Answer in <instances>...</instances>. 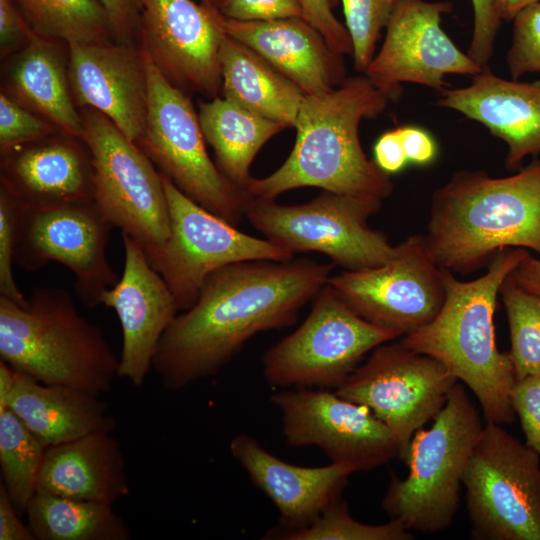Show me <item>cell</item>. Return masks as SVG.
Listing matches in <instances>:
<instances>
[{
    "label": "cell",
    "instance_id": "obj_1",
    "mask_svg": "<svg viewBox=\"0 0 540 540\" xmlns=\"http://www.w3.org/2000/svg\"><path fill=\"white\" fill-rule=\"evenodd\" d=\"M332 267L302 257L242 261L211 273L158 343L152 369L162 386L176 391L214 376L257 333L294 325Z\"/></svg>",
    "mask_w": 540,
    "mask_h": 540
},
{
    "label": "cell",
    "instance_id": "obj_2",
    "mask_svg": "<svg viewBox=\"0 0 540 540\" xmlns=\"http://www.w3.org/2000/svg\"><path fill=\"white\" fill-rule=\"evenodd\" d=\"M392 98L365 76L347 77L324 95H305L294 128L295 145L286 161L264 178H253L252 198L276 199L300 188L388 198L390 176L367 158L359 138L363 119L382 113Z\"/></svg>",
    "mask_w": 540,
    "mask_h": 540
},
{
    "label": "cell",
    "instance_id": "obj_3",
    "mask_svg": "<svg viewBox=\"0 0 540 540\" xmlns=\"http://www.w3.org/2000/svg\"><path fill=\"white\" fill-rule=\"evenodd\" d=\"M428 250L441 268L468 275L506 248L540 254V159L515 174L454 173L431 198Z\"/></svg>",
    "mask_w": 540,
    "mask_h": 540
},
{
    "label": "cell",
    "instance_id": "obj_4",
    "mask_svg": "<svg viewBox=\"0 0 540 540\" xmlns=\"http://www.w3.org/2000/svg\"><path fill=\"white\" fill-rule=\"evenodd\" d=\"M528 254L525 248L503 249L472 281L441 268L445 300L439 313L401 339L440 361L474 393L487 422L500 425L514 421L511 391L517 378L509 353L497 347L494 313L503 281Z\"/></svg>",
    "mask_w": 540,
    "mask_h": 540
},
{
    "label": "cell",
    "instance_id": "obj_5",
    "mask_svg": "<svg viewBox=\"0 0 540 540\" xmlns=\"http://www.w3.org/2000/svg\"><path fill=\"white\" fill-rule=\"evenodd\" d=\"M0 360L41 383L96 395L111 390L119 370L102 330L60 287L35 288L26 306L0 296Z\"/></svg>",
    "mask_w": 540,
    "mask_h": 540
},
{
    "label": "cell",
    "instance_id": "obj_6",
    "mask_svg": "<svg viewBox=\"0 0 540 540\" xmlns=\"http://www.w3.org/2000/svg\"><path fill=\"white\" fill-rule=\"evenodd\" d=\"M429 429L417 430L409 444L405 479L392 476L382 507L410 531L449 528L460 504V488L483 425L465 388L457 382Z\"/></svg>",
    "mask_w": 540,
    "mask_h": 540
},
{
    "label": "cell",
    "instance_id": "obj_7",
    "mask_svg": "<svg viewBox=\"0 0 540 540\" xmlns=\"http://www.w3.org/2000/svg\"><path fill=\"white\" fill-rule=\"evenodd\" d=\"M382 199L323 190L313 200L283 205L250 198L245 217L264 238L293 254L315 251L347 271L377 267L392 260L397 246L368 225Z\"/></svg>",
    "mask_w": 540,
    "mask_h": 540
},
{
    "label": "cell",
    "instance_id": "obj_8",
    "mask_svg": "<svg viewBox=\"0 0 540 540\" xmlns=\"http://www.w3.org/2000/svg\"><path fill=\"white\" fill-rule=\"evenodd\" d=\"M143 54L148 105L145 130L136 144L185 195L237 226L250 195L226 178L209 157L199 115L185 91Z\"/></svg>",
    "mask_w": 540,
    "mask_h": 540
},
{
    "label": "cell",
    "instance_id": "obj_9",
    "mask_svg": "<svg viewBox=\"0 0 540 540\" xmlns=\"http://www.w3.org/2000/svg\"><path fill=\"white\" fill-rule=\"evenodd\" d=\"M398 337L362 318L326 283L303 323L263 355V376L275 388H337L368 352Z\"/></svg>",
    "mask_w": 540,
    "mask_h": 540
},
{
    "label": "cell",
    "instance_id": "obj_10",
    "mask_svg": "<svg viewBox=\"0 0 540 540\" xmlns=\"http://www.w3.org/2000/svg\"><path fill=\"white\" fill-rule=\"evenodd\" d=\"M462 484L476 540H540V454L487 422Z\"/></svg>",
    "mask_w": 540,
    "mask_h": 540
},
{
    "label": "cell",
    "instance_id": "obj_11",
    "mask_svg": "<svg viewBox=\"0 0 540 540\" xmlns=\"http://www.w3.org/2000/svg\"><path fill=\"white\" fill-rule=\"evenodd\" d=\"M169 215L167 240L145 252L162 276L180 312L197 300L206 278L224 266L248 260L287 261L288 249L248 235L185 195L161 173Z\"/></svg>",
    "mask_w": 540,
    "mask_h": 540
},
{
    "label": "cell",
    "instance_id": "obj_12",
    "mask_svg": "<svg viewBox=\"0 0 540 540\" xmlns=\"http://www.w3.org/2000/svg\"><path fill=\"white\" fill-rule=\"evenodd\" d=\"M81 140L93 164L94 202L122 233L144 249L164 243L170 215L161 173L151 159L105 115L85 108Z\"/></svg>",
    "mask_w": 540,
    "mask_h": 540
},
{
    "label": "cell",
    "instance_id": "obj_13",
    "mask_svg": "<svg viewBox=\"0 0 540 540\" xmlns=\"http://www.w3.org/2000/svg\"><path fill=\"white\" fill-rule=\"evenodd\" d=\"M457 382L440 361L400 340L374 348L335 393L369 408L393 432L405 462L414 433L442 410Z\"/></svg>",
    "mask_w": 540,
    "mask_h": 540
},
{
    "label": "cell",
    "instance_id": "obj_14",
    "mask_svg": "<svg viewBox=\"0 0 540 540\" xmlns=\"http://www.w3.org/2000/svg\"><path fill=\"white\" fill-rule=\"evenodd\" d=\"M112 228L94 201L20 205L14 262L27 272L38 271L50 261L63 264L74 275L81 302L95 307L120 278L106 254Z\"/></svg>",
    "mask_w": 540,
    "mask_h": 540
},
{
    "label": "cell",
    "instance_id": "obj_15",
    "mask_svg": "<svg viewBox=\"0 0 540 540\" xmlns=\"http://www.w3.org/2000/svg\"><path fill=\"white\" fill-rule=\"evenodd\" d=\"M383 265L344 270L329 283L365 320L405 336L431 322L445 300L441 267L424 235L408 236Z\"/></svg>",
    "mask_w": 540,
    "mask_h": 540
},
{
    "label": "cell",
    "instance_id": "obj_16",
    "mask_svg": "<svg viewBox=\"0 0 540 540\" xmlns=\"http://www.w3.org/2000/svg\"><path fill=\"white\" fill-rule=\"evenodd\" d=\"M291 446H317L333 463L368 471L399 457L393 432L364 405L326 390L297 388L271 396Z\"/></svg>",
    "mask_w": 540,
    "mask_h": 540
},
{
    "label": "cell",
    "instance_id": "obj_17",
    "mask_svg": "<svg viewBox=\"0 0 540 540\" xmlns=\"http://www.w3.org/2000/svg\"><path fill=\"white\" fill-rule=\"evenodd\" d=\"M451 9L448 1L402 0L364 74L394 100L402 83L441 91L449 74L473 77L481 72L484 67L463 53L441 26L443 14Z\"/></svg>",
    "mask_w": 540,
    "mask_h": 540
},
{
    "label": "cell",
    "instance_id": "obj_18",
    "mask_svg": "<svg viewBox=\"0 0 540 540\" xmlns=\"http://www.w3.org/2000/svg\"><path fill=\"white\" fill-rule=\"evenodd\" d=\"M225 32L217 8L193 0H144L140 49L164 77L183 91L208 98L222 88L220 47Z\"/></svg>",
    "mask_w": 540,
    "mask_h": 540
},
{
    "label": "cell",
    "instance_id": "obj_19",
    "mask_svg": "<svg viewBox=\"0 0 540 540\" xmlns=\"http://www.w3.org/2000/svg\"><path fill=\"white\" fill-rule=\"evenodd\" d=\"M123 273L104 291L100 305L114 309L122 332L118 378L141 387L150 370L158 343L180 313L175 297L150 264L144 247L122 233Z\"/></svg>",
    "mask_w": 540,
    "mask_h": 540
},
{
    "label": "cell",
    "instance_id": "obj_20",
    "mask_svg": "<svg viewBox=\"0 0 540 540\" xmlns=\"http://www.w3.org/2000/svg\"><path fill=\"white\" fill-rule=\"evenodd\" d=\"M68 46V78L75 104L111 120L131 141L142 137L148 82L140 48L116 42Z\"/></svg>",
    "mask_w": 540,
    "mask_h": 540
},
{
    "label": "cell",
    "instance_id": "obj_21",
    "mask_svg": "<svg viewBox=\"0 0 540 540\" xmlns=\"http://www.w3.org/2000/svg\"><path fill=\"white\" fill-rule=\"evenodd\" d=\"M223 31L255 51L305 95H324L346 77L343 55L304 17L236 21L217 9Z\"/></svg>",
    "mask_w": 540,
    "mask_h": 540
},
{
    "label": "cell",
    "instance_id": "obj_22",
    "mask_svg": "<svg viewBox=\"0 0 540 540\" xmlns=\"http://www.w3.org/2000/svg\"><path fill=\"white\" fill-rule=\"evenodd\" d=\"M440 92L439 107L481 123L506 143L509 171L520 170L526 156L540 154V81L508 80L485 66L470 85Z\"/></svg>",
    "mask_w": 540,
    "mask_h": 540
},
{
    "label": "cell",
    "instance_id": "obj_23",
    "mask_svg": "<svg viewBox=\"0 0 540 540\" xmlns=\"http://www.w3.org/2000/svg\"><path fill=\"white\" fill-rule=\"evenodd\" d=\"M229 448L252 483L278 509L284 527L280 534L310 525L331 503L341 498L348 477L354 473L351 468L333 462L323 467L287 463L246 434L235 436Z\"/></svg>",
    "mask_w": 540,
    "mask_h": 540
},
{
    "label": "cell",
    "instance_id": "obj_24",
    "mask_svg": "<svg viewBox=\"0 0 540 540\" xmlns=\"http://www.w3.org/2000/svg\"><path fill=\"white\" fill-rule=\"evenodd\" d=\"M1 187L22 207L94 201L92 156L53 137L2 153Z\"/></svg>",
    "mask_w": 540,
    "mask_h": 540
},
{
    "label": "cell",
    "instance_id": "obj_25",
    "mask_svg": "<svg viewBox=\"0 0 540 540\" xmlns=\"http://www.w3.org/2000/svg\"><path fill=\"white\" fill-rule=\"evenodd\" d=\"M130 491L125 456L112 433H92L45 450L36 492L113 505Z\"/></svg>",
    "mask_w": 540,
    "mask_h": 540
},
{
    "label": "cell",
    "instance_id": "obj_26",
    "mask_svg": "<svg viewBox=\"0 0 540 540\" xmlns=\"http://www.w3.org/2000/svg\"><path fill=\"white\" fill-rule=\"evenodd\" d=\"M5 409H10L46 447L92 433H112L117 427L100 395L44 384L17 371L0 412Z\"/></svg>",
    "mask_w": 540,
    "mask_h": 540
},
{
    "label": "cell",
    "instance_id": "obj_27",
    "mask_svg": "<svg viewBox=\"0 0 540 540\" xmlns=\"http://www.w3.org/2000/svg\"><path fill=\"white\" fill-rule=\"evenodd\" d=\"M61 43L34 34L11 63L8 86L18 103L54 124L60 132L81 139L82 116L71 93Z\"/></svg>",
    "mask_w": 540,
    "mask_h": 540
},
{
    "label": "cell",
    "instance_id": "obj_28",
    "mask_svg": "<svg viewBox=\"0 0 540 540\" xmlns=\"http://www.w3.org/2000/svg\"><path fill=\"white\" fill-rule=\"evenodd\" d=\"M219 59L222 97L285 128H294L305 96L297 85L226 33Z\"/></svg>",
    "mask_w": 540,
    "mask_h": 540
},
{
    "label": "cell",
    "instance_id": "obj_29",
    "mask_svg": "<svg viewBox=\"0 0 540 540\" xmlns=\"http://www.w3.org/2000/svg\"><path fill=\"white\" fill-rule=\"evenodd\" d=\"M198 115L205 141L214 150L217 167L232 183L246 191L253 179L250 166L255 156L285 127L222 96L200 102Z\"/></svg>",
    "mask_w": 540,
    "mask_h": 540
},
{
    "label": "cell",
    "instance_id": "obj_30",
    "mask_svg": "<svg viewBox=\"0 0 540 540\" xmlns=\"http://www.w3.org/2000/svg\"><path fill=\"white\" fill-rule=\"evenodd\" d=\"M25 513L35 540H129L127 522L112 504L36 492Z\"/></svg>",
    "mask_w": 540,
    "mask_h": 540
},
{
    "label": "cell",
    "instance_id": "obj_31",
    "mask_svg": "<svg viewBox=\"0 0 540 540\" xmlns=\"http://www.w3.org/2000/svg\"><path fill=\"white\" fill-rule=\"evenodd\" d=\"M39 37L74 44L114 39L109 18L97 0H13Z\"/></svg>",
    "mask_w": 540,
    "mask_h": 540
},
{
    "label": "cell",
    "instance_id": "obj_32",
    "mask_svg": "<svg viewBox=\"0 0 540 540\" xmlns=\"http://www.w3.org/2000/svg\"><path fill=\"white\" fill-rule=\"evenodd\" d=\"M46 448L10 409L0 412L1 483L21 514L36 493Z\"/></svg>",
    "mask_w": 540,
    "mask_h": 540
},
{
    "label": "cell",
    "instance_id": "obj_33",
    "mask_svg": "<svg viewBox=\"0 0 540 540\" xmlns=\"http://www.w3.org/2000/svg\"><path fill=\"white\" fill-rule=\"evenodd\" d=\"M499 294L506 309L517 379L540 374V297L518 286L508 275Z\"/></svg>",
    "mask_w": 540,
    "mask_h": 540
},
{
    "label": "cell",
    "instance_id": "obj_34",
    "mask_svg": "<svg viewBox=\"0 0 540 540\" xmlns=\"http://www.w3.org/2000/svg\"><path fill=\"white\" fill-rule=\"evenodd\" d=\"M278 536L279 539L285 540L414 539L411 531L396 519L380 525H370L355 520L342 498L331 503L310 525Z\"/></svg>",
    "mask_w": 540,
    "mask_h": 540
},
{
    "label": "cell",
    "instance_id": "obj_35",
    "mask_svg": "<svg viewBox=\"0 0 540 540\" xmlns=\"http://www.w3.org/2000/svg\"><path fill=\"white\" fill-rule=\"evenodd\" d=\"M402 0H342L345 26L353 45L354 68L365 73L376 44Z\"/></svg>",
    "mask_w": 540,
    "mask_h": 540
},
{
    "label": "cell",
    "instance_id": "obj_36",
    "mask_svg": "<svg viewBox=\"0 0 540 540\" xmlns=\"http://www.w3.org/2000/svg\"><path fill=\"white\" fill-rule=\"evenodd\" d=\"M60 130L12 97L0 95L1 154L13 148L53 137Z\"/></svg>",
    "mask_w": 540,
    "mask_h": 540
},
{
    "label": "cell",
    "instance_id": "obj_37",
    "mask_svg": "<svg viewBox=\"0 0 540 540\" xmlns=\"http://www.w3.org/2000/svg\"><path fill=\"white\" fill-rule=\"evenodd\" d=\"M512 43L507 65L512 79L540 72V1L523 8L512 20Z\"/></svg>",
    "mask_w": 540,
    "mask_h": 540
},
{
    "label": "cell",
    "instance_id": "obj_38",
    "mask_svg": "<svg viewBox=\"0 0 540 540\" xmlns=\"http://www.w3.org/2000/svg\"><path fill=\"white\" fill-rule=\"evenodd\" d=\"M20 204L3 187L0 189V296L26 306V298L13 274Z\"/></svg>",
    "mask_w": 540,
    "mask_h": 540
},
{
    "label": "cell",
    "instance_id": "obj_39",
    "mask_svg": "<svg viewBox=\"0 0 540 540\" xmlns=\"http://www.w3.org/2000/svg\"><path fill=\"white\" fill-rule=\"evenodd\" d=\"M511 404L520 419L525 443L540 454V374L515 381Z\"/></svg>",
    "mask_w": 540,
    "mask_h": 540
},
{
    "label": "cell",
    "instance_id": "obj_40",
    "mask_svg": "<svg viewBox=\"0 0 540 540\" xmlns=\"http://www.w3.org/2000/svg\"><path fill=\"white\" fill-rule=\"evenodd\" d=\"M218 11L236 21L304 17L300 0H221Z\"/></svg>",
    "mask_w": 540,
    "mask_h": 540
},
{
    "label": "cell",
    "instance_id": "obj_41",
    "mask_svg": "<svg viewBox=\"0 0 540 540\" xmlns=\"http://www.w3.org/2000/svg\"><path fill=\"white\" fill-rule=\"evenodd\" d=\"M474 13L473 33L467 54L482 68L487 66L493 51L501 20L493 0H470Z\"/></svg>",
    "mask_w": 540,
    "mask_h": 540
},
{
    "label": "cell",
    "instance_id": "obj_42",
    "mask_svg": "<svg viewBox=\"0 0 540 540\" xmlns=\"http://www.w3.org/2000/svg\"><path fill=\"white\" fill-rule=\"evenodd\" d=\"M304 18L325 38L333 50L352 55L353 45L345 25L334 15L332 0H300Z\"/></svg>",
    "mask_w": 540,
    "mask_h": 540
},
{
    "label": "cell",
    "instance_id": "obj_43",
    "mask_svg": "<svg viewBox=\"0 0 540 540\" xmlns=\"http://www.w3.org/2000/svg\"><path fill=\"white\" fill-rule=\"evenodd\" d=\"M105 9L114 40L134 45L144 0H97Z\"/></svg>",
    "mask_w": 540,
    "mask_h": 540
},
{
    "label": "cell",
    "instance_id": "obj_44",
    "mask_svg": "<svg viewBox=\"0 0 540 540\" xmlns=\"http://www.w3.org/2000/svg\"><path fill=\"white\" fill-rule=\"evenodd\" d=\"M34 35L13 0H0V46L1 56L6 57L20 50Z\"/></svg>",
    "mask_w": 540,
    "mask_h": 540
},
{
    "label": "cell",
    "instance_id": "obj_45",
    "mask_svg": "<svg viewBox=\"0 0 540 540\" xmlns=\"http://www.w3.org/2000/svg\"><path fill=\"white\" fill-rule=\"evenodd\" d=\"M398 131L408 163L426 166L436 159L438 146L427 130L416 125H405L398 127Z\"/></svg>",
    "mask_w": 540,
    "mask_h": 540
},
{
    "label": "cell",
    "instance_id": "obj_46",
    "mask_svg": "<svg viewBox=\"0 0 540 540\" xmlns=\"http://www.w3.org/2000/svg\"><path fill=\"white\" fill-rule=\"evenodd\" d=\"M373 151L374 163L388 175L400 172L408 163L398 128L381 134Z\"/></svg>",
    "mask_w": 540,
    "mask_h": 540
},
{
    "label": "cell",
    "instance_id": "obj_47",
    "mask_svg": "<svg viewBox=\"0 0 540 540\" xmlns=\"http://www.w3.org/2000/svg\"><path fill=\"white\" fill-rule=\"evenodd\" d=\"M4 485L0 484V540H35L20 517Z\"/></svg>",
    "mask_w": 540,
    "mask_h": 540
},
{
    "label": "cell",
    "instance_id": "obj_48",
    "mask_svg": "<svg viewBox=\"0 0 540 540\" xmlns=\"http://www.w3.org/2000/svg\"><path fill=\"white\" fill-rule=\"evenodd\" d=\"M509 276L522 289L540 297V259L528 254Z\"/></svg>",
    "mask_w": 540,
    "mask_h": 540
},
{
    "label": "cell",
    "instance_id": "obj_49",
    "mask_svg": "<svg viewBox=\"0 0 540 540\" xmlns=\"http://www.w3.org/2000/svg\"><path fill=\"white\" fill-rule=\"evenodd\" d=\"M540 0H493L494 9L502 21H512L514 17L526 6Z\"/></svg>",
    "mask_w": 540,
    "mask_h": 540
},
{
    "label": "cell",
    "instance_id": "obj_50",
    "mask_svg": "<svg viewBox=\"0 0 540 540\" xmlns=\"http://www.w3.org/2000/svg\"><path fill=\"white\" fill-rule=\"evenodd\" d=\"M220 1L221 0H201V2L210 4V5H212V6L216 7V8L219 5Z\"/></svg>",
    "mask_w": 540,
    "mask_h": 540
}]
</instances>
